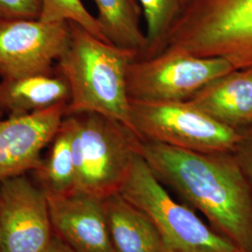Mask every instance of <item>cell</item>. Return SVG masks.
<instances>
[{"label": "cell", "instance_id": "6da1fadb", "mask_svg": "<svg viewBox=\"0 0 252 252\" xmlns=\"http://www.w3.org/2000/svg\"><path fill=\"white\" fill-rule=\"evenodd\" d=\"M155 177L242 252H252V188L234 153H198L140 139Z\"/></svg>", "mask_w": 252, "mask_h": 252}, {"label": "cell", "instance_id": "7a4b0ae2", "mask_svg": "<svg viewBox=\"0 0 252 252\" xmlns=\"http://www.w3.org/2000/svg\"><path fill=\"white\" fill-rule=\"evenodd\" d=\"M68 23V43L55 65L71 92L65 116L95 112L134 131L127 71L138 54L100 39L73 21Z\"/></svg>", "mask_w": 252, "mask_h": 252}, {"label": "cell", "instance_id": "3957f363", "mask_svg": "<svg viewBox=\"0 0 252 252\" xmlns=\"http://www.w3.org/2000/svg\"><path fill=\"white\" fill-rule=\"evenodd\" d=\"M218 57L252 67V0H179L162 53Z\"/></svg>", "mask_w": 252, "mask_h": 252}, {"label": "cell", "instance_id": "277c9868", "mask_svg": "<svg viewBox=\"0 0 252 252\" xmlns=\"http://www.w3.org/2000/svg\"><path fill=\"white\" fill-rule=\"evenodd\" d=\"M72 126L76 190L98 198L117 193L141 138L130 128L95 112L67 115Z\"/></svg>", "mask_w": 252, "mask_h": 252}, {"label": "cell", "instance_id": "5b68a950", "mask_svg": "<svg viewBox=\"0 0 252 252\" xmlns=\"http://www.w3.org/2000/svg\"><path fill=\"white\" fill-rule=\"evenodd\" d=\"M119 192L150 218L168 252H242L174 200L139 153Z\"/></svg>", "mask_w": 252, "mask_h": 252}, {"label": "cell", "instance_id": "8992f818", "mask_svg": "<svg viewBox=\"0 0 252 252\" xmlns=\"http://www.w3.org/2000/svg\"><path fill=\"white\" fill-rule=\"evenodd\" d=\"M135 134L151 140L198 153H234L242 132L224 126L183 102L130 99Z\"/></svg>", "mask_w": 252, "mask_h": 252}, {"label": "cell", "instance_id": "52a82bcc", "mask_svg": "<svg viewBox=\"0 0 252 252\" xmlns=\"http://www.w3.org/2000/svg\"><path fill=\"white\" fill-rule=\"evenodd\" d=\"M234 69L223 58L178 52L136 58L127 71L128 96L150 102L187 101L209 82Z\"/></svg>", "mask_w": 252, "mask_h": 252}, {"label": "cell", "instance_id": "ba28073f", "mask_svg": "<svg viewBox=\"0 0 252 252\" xmlns=\"http://www.w3.org/2000/svg\"><path fill=\"white\" fill-rule=\"evenodd\" d=\"M68 21L0 19V78L54 71L69 39Z\"/></svg>", "mask_w": 252, "mask_h": 252}, {"label": "cell", "instance_id": "9c48e42d", "mask_svg": "<svg viewBox=\"0 0 252 252\" xmlns=\"http://www.w3.org/2000/svg\"><path fill=\"white\" fill-rule=\"evenodd\" d=\"M54 234L45 192L27 174L0 182L2 252H37Z\"/></svg>", "mask_w": 252, "mask_h": 252}, {"label": "cell", "instance_id": "30bf717a", "mask_svg": "<svg viewBox=\"0 0 252 252\" xmlns=\"http://www.w3.org/2000/svg\"><path fill=\"white\" fill-rule=\"evenodd\" d=\"M66 108L61 104L29 115L0 118V182L36 169Z\"/></svg>", "mask_w": 252, "mask_h": 252}, {"label": "cell", "instance_id": "8fae6325", "mask_svg": "<svg viewBox=\"0 0 252 252\" xmlns=\"http://www.w3.org/2000/svg\"><path fill=\"white\" fill-rule=\"evenodd\" d=\"M53 231L75 252H116L110 238L103 199L74 191L47 196Z\"/></svg>", "mask_w": 252, "mask_h": 252}, {"label": "cell", "instance_id": "7c38bea8", "mask_svg": "<svg viewBox=\"0 0 252 252\" xmlns=\"http://www.w3.org/2000/svg\"><path fill=\"white\" fill-rule=\"evenodd\" d=\"M187 101L224 126L252 128V67L227 73Z\"/></svg>", "mask_w": 252, "mask_h": 252}, {"label": "cell", "instance_id": "4fadbf2b", "mask_svg": "<svg viewBox=\"0 0 252 252\" xmlns=\"http://www.w3.org/2000/svg\"><path fill=\"white\" fill-rule=\"evenodd\" d=\"M71 97L68 81L55 66L54 71L0 81V118L18 117L40 112Z\"/></svg>", "mask_w": 252, "mask_h": 252}, {"label": "cell", "instance_id": "5bb4252c", "mask_svg": "<svg viewBox=\"0 0 252 252\" xmlns=\"http://www.w3.org/2000/svg\"><path fill=\"white\" fill-rule=\"evenodd\" d=\"M103 207L116 252H168L150 218L120 192L103 198Z\"/></svg>", "mask_w": 252, "mask_h": 252}, {"label": "cell", "instance_id": "9a60e30c", "mask_svg": "<svg viewBox=\"0 0 252 252\" xmlns=\"http://www.w3.org/2000/svg\"><path fill=\"white\" fill-rule=\"evenodd\" d=\"M41 162L31 172L36 185L47 196H62L76 191L72 150V126L68 117L59 126Z\"/></svg>", "mask_w": 252, "mask_h": 252}, {"label": "cell", "instance_id": "2e32d148", "mask_svg": "<svg viewBox=\"0 0 252 252\" xmlns=\"http://www.w3.org/2000/svg\"><path fill=\"white\" fill-rule=\"evenodd\" d=\"M100 27L108 42L134 51L141 58L147 38L140 28L141 9L137 0H94Z\"/></svg>", "mask_w": 252, "mask_h": 252}, {"label": "cell", "instance_id": "e0dca14e", "mask_svg": "<svg viewBox=\"0 0 252 252\" xmlns=\"http://www.w3.org/2000/svg\"><path fill=\"white\" fill-rule=\"evenodd\" d=\"M144 11L147 23V48L141 58L160 54L162 42L178 9L179 0H137Z\"/></svg>", "mask_w": 252, "mask_h": 252}, {"label": "cell", "instance_id": "ac0fdd59", "mask_svg": "<svg viewBox=\"0 0 252 252\" xmlns=\"http://www.w3.org/2000/svg\"><path fill=\"white\" fill-rule=\"evenodd\" d=\"M41 2L40 20L44 22L73 21L93 35L108 42L102 32L98 20L91 14L81 0H41Z\"/></svg>", "mask_w": 252, "mask_h": 252}, {"label": "cell", "instance_id": "d6986e66", "mask_svg": "<svg viewBox=\"0 0 252 252\" xmlns=\"http://www.w3.org/2000/svg\"><path fill=\"white\" fill-rule=\"evenodd\" d=\"M41 0H0V19H39Z\"/></svg>", "mask_w": 252, "mask_h": 252}, {"label": "cell", "instance_id": "ffe728a7", "mask_svg": "<svg viewBox=\"0 0 252 252\" xmlns=\"http://www.w3.org/2000/svg\"><path fill=\"white\" fill-rule=\"evenodd\" d=\"M234 154L252 188V128L242 131Z\"/></svg>", "mask_w": 252, "mask_h": 252}, {"label": "cell", "instance_id": "44dd1931", "mask_svg": "<svg viewBox=\"0 0 252 252\" xmlns=\"http://www.w3.org/2000/svg\"><path fill=\"white\" fill-rule=\"evenodd\" d=\"M37 252H75L63 241V239L54 233L50 242Z\"/></svg>", "mask_w": 252, "mask_h": 252}, {"label": "cell", "instance_id": "7402d4cb", "mask_svg": "<svg viewBox=\"0 0 252 252\" xmlns=\"http://www.w3.org/2000/svg\"><path fill=\"white\" fill-rule=\"evenodd\" d=\"M0 252H1V237H0Z\"/></svg>", "mask_w": 252, "mask_h": 252}]
</instances>
